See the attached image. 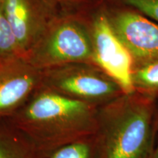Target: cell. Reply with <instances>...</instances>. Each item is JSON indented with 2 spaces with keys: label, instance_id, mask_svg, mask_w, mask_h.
<instances>
[{
  "label": "cell",
  "instance_id": "obj_5",
  "mask_svg": "<svg viewBox=\"0 0 158 158\" xmlns=\"http://www.w3.org/2000/svg\"><path fill=\"white\" fill-rule=\"evenodd\" d=\"M84 13L93 48L92 63L118 85L124 94L135 90L133 58L110 24L108 14L99 10L92 15Z\"/></svg>",
  "mask_w": 158,
  "mask_h": 158
},
{
  "label": "cell",
  "instance_id": "obj_3",
  "mask_svg": "<svg viewBox=\"0 0 158 158\" xmlns=\"http://www.w3.org/2000/svg\"><path fill=\"white\" fill-rule=\"evenodd\" d=\"M92 39L84 13L62 11L23 59L43 70L70 63H92Z\"/></svg>",
  "mask_w": 158,
  "mask_h": 158
},
{
  "label": "cell",
  "instance_id": "obj_12",
  "mask_svg": "<svg viewBox=\"0 0 158 158\" xmlns=\"http://www.w3.org/2000/svg\"><path fill=\"white\" fill-rule=\"evenodd\" d=\"M134 86L145 89H158V59L144 62L133 70Z\"/></svg>",
  "mask_w": 158,
  "mask_h": 158
},
{
  "label": "cell",
  "instance_id": "obj_16",
  "mask_svg": "<svg viewBox=\"0 0 158 158\" xmlns=\"http://www.w3.org/2000/svg\"><path fill=\"white\" fill-rule=\"evenodd\" d=\"M2 120H3V118H0V124H1V123H2Z\"/></svg>",
  "mask_w": 158,
  "mask_h": 158
},
{
  "label": "cell",
  "instance_id": "obj_11",
  "mask_svg": "<svg viewBox=\"0 0 158 158\" xmlns=\"http://www.w3.org/2000/svg\"><path fill=\"white\" fill-rule=\"evenodd\" d=\"M19 58H23V54L6 15L3 0H0V63Z\"/></svg>",
  "mask_w": 158,
  "mask_h": 158
},
{
  "label": "cell",
  "instance_id": "obj_9",
  "mask_svg": "<svg viewBox=\"0 0 158 158\" xmlns=\"http://www.w3.org/2000/svg\"><path fill=\"white\" fill-rule=\"evenodd\" d=\"M37 152L5 118L0 124V158H37Z\"/></svg>",
  "mask_w": 158,
  "mask_h": 158
},
{
  "label": "cell",
  "instance_id": "obj_1",
  "mask_svg": "<svg viewBox=\"0 0 158 158\" xmlns=\"http://www.w3.org/2000/svg\"><path fill=\"white\" fill-rule=\"evenodd\" d=\"M5 119L37 153L94 135L98 124L95 106L42 86Z\"/></svg>",
  "mask_w": 158,
  "mask_h": 158
},
{
  "label": "cell",
  "instance_id": "obj_7",
  "mask_svg": "<svg viewBox=\"0 0 158 158\" xmlns=\"http://www.w3.org/2000/svg\"><path fill=\"white\" fill-rule=\"evenodd\" d=\"M41 70L23 58L0 63V118L15 113L40 87Z\"/></svg>",
  "mask_w": 158,
  "mask_h": 158
},
{
  "label": "cell",
  "instance_id": "obj_6",
  "mask_svg": "<svg viewBox=\"0 0 158 158\" xmlns=\"http://www.w3.org/2000/svg\"><path fill=\"white\" fill-rule=\"evenodd\" d=\"M23 58L61 10L48 0H3Z\"/></svg>",
  "mask_w": 158,
  "mask_h": 158
},
{
  "label": "cell",
  "instance_id": "obj_10",
  "mask_svg": "<svg viewBox=\"0 0 158 158\" xmlns=\"http://www.w3.org/2000/svg\"><path fill=\"white\" fill-rule=\"evenodd\" d=\"M94 135L64 144L51 151L37 153V158H94Z\"/></svg>",
  "mask_w": 158,
  "mask_h": 158
},
{
  "label": "cell",
  "instance_id": "obj_2",
  "mask_svg": "<svg viewBox=\"0 0 158 158\" xmlns=\"http://www.w3.org/2000/svg\"><path fill=\"white\" fill-rule=\"evenodd\" d=\"M129 96L116 99L102 110L100 118L98 116L102 158H143L147 152L152 112Z\"/></svg>",
  "mask_w": 158,
  "mask_h": 158
},
{
  "label": "cell",
  "instance_id": "obj_4",
  "mask_svg": "<svg viewBox=\"0 0 158 158\" xmlns=\"http://www.w3.org/2000/svg\"><path fill=\"white\" fill-rule=\"evenodd\" d=\"M42 87L95 106L123 93L118 85L92 63L75 62L41 70Z\"/></svg>",
  "mask_w": 158,
  "mask_h": 158
},
{
  "label": "cell",
  "instance_id": "obj_15",
  "mask_svg": "<svg viewBox=\"0 0 158 158\" xmlns=\"http://www.w3.org/2000/svg\"><path fill=\"white\" fill-rule=\"evenodd\" d=\"M155 158H158V147H157V152H156V155Z\"/></svg>",
  "mask_w": 158,
  "mask_h": 158
},
{
  "label": "cell",
  "instance_id": "obj_13",
  "mask_svg": "<svg viewBox=\"0 0 158 158\" xmlns=\"http://www.w3.org/2000/svg\"><path fill=\"white\" fill-rule=\"evenodd\" d=\"M56 8L66 13H80L87 10L92 0H48Z\"/></svg>",
  "mask_w": 158,
  "mask_h": 158
},
{
  "label": "cell",
  "instance_id": "obj_14",
  "mask_svg": "<svg viewBox=\"0 0 158 158\" xmlns=\"http://www.w3.org/2000/svg\"><path fill=\"white\" fill-rule=\"evenodd\" d=\"M158 21V0H120Z\"/></svg>",
  "mask_w": 158,
  "mask_h": 158
},
{
  "label": "cell",
  "instance_id": "obj_8",
  "mask_svg": "<svg viewBox=\"0 0 158 158\" xmlns=\"http://www.w3.org/2000/svg\"><path fill=\"white\" fill-rule=\"evenodd\" d=\"M110 24L133 59L147 62L158 59V26L128 10L108 14Z\"/></svg>",
  "mask_w": 158,
  "mask_h": 158
}]
</instances>
